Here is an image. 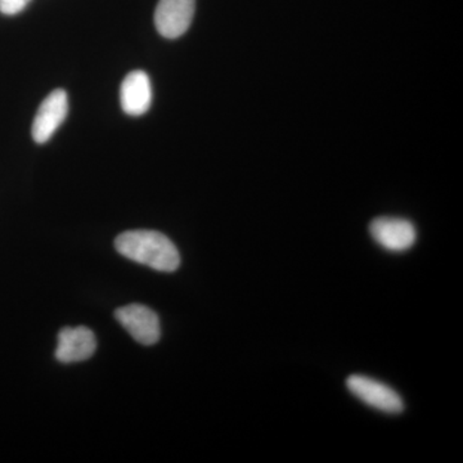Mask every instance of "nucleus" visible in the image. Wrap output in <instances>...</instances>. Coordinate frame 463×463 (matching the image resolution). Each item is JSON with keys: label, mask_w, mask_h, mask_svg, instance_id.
<instances>
[{"label": "nucleus", "mask_w": 463, "mask_h": 463, "mask_svg": "<svg viewBox=\"0 0 463 463\" xmlns=\"http://www.w3.org/2000/svg\"><path fill=\"white\" fill-rule=\"evenodd\" d=\"M118 254L147 265L158 272L172 273L181 265V255L172 240L156 231H128L116 237Z\"/></svg>", "instance_id": "nucleus-1"}, {"label": "nucleus", "mask_w": 463, "mask_h": 463, "mask_svg": "<svg viewBox=\"0 0 463 463\" xmlns=\"http://www.w3.org/2000/svg\"><path fill=\"white\" fill-rule=\"evenodd\" d=\"M346 386L355 398L381 412L401 413L404 410L401 395L380 381L362 374H352L346 380Z\"/></svg>", "instance_id": "nucleus-2"}, {"label": "nucleus", "mask_w": 463, "mask_h": 463, "mask_svg": "<svg viewBox=\"0 0 463 463\" xmlns=\"http://www.w3.org/2000/svg\"><path fill=\"white\" fill-rule=\"evenodd\" d=\"M115 318L132 335L133 339L142 345H155L160 340V319L156 313L147 307L129 304L118 307L115 312Z\"/></svg>", "instance_id": "nucleus-3"}, {"label": "nucleus", "mask_w": 463, "mask_h": 463, "mask_svg": "<svg viewBox=\"0 0 463 463\" xmlns=\"http://www.w3.org/2000/svg\"><path fill=\"white\" fill-rule=\"evenodd\" d=\"M196 9V0H160L155 11V26L166 39L187 33Z\"/></svg>", "instance_id": "nucleus-4"}, {"label": "nucleus", "mask_w": 463, "mask_h": 463, "mask_svg": "<svg viewBox=\"0 0 463 463\" xmlns=\"http://www.w3.org/2000/svg\"><path fill=\"white\" fill-rule=\"evenodd\" d=\"M370 233L377 245L392 252L407 251L417 239L416 228L410 221L390 216L374 219Z\"/></svg>", "instance_id": "nucleus-5"}, {"label": "nucleus", "mask_w": 463, "mask_h": 463, "mask_svg": "<svg viewBox=\"0 0 463 463\" xmlns=\"http://www.w3.org/2000/svg\"><path fill=\"white\" fill-rule=\"evenodd\" d=\"M69 112V99L63 90L52 91L50 96L43 100L41 108L36 112L33 123V139L38 145L50 141L57 132L61 124L65 121Z\"/></svg>", "instance_id": "nucleus-6"}, {"label": "nucleus", "mask_w": 463, "mask_h": 463, "mask_svg": "<svg viewBox=\"0 0 463 463\" xmlns=\"http://www.w3.org/2000/svg\"><path fill=\"white\" fill-rule=\"evenodd\" d=\"M96 350V336L84 326L65 327L58 334L56 358L61 364L87 361Z\"/></svg>", "instance_id": "nucleus-7"}, {"label": "nucleus", "mask_w": 463, "mask_h": 463, "mask_svg": "<svg viewBox=\"0 0 463 463\" xmlns=\"http://www.w3.org/2000/svg\"><path fill=\"white\" fill-rule=\"evenodd\" d=\"M121 109L129 116H142L152 103V84L149 76L141 70L129 72L120 87Z\"/></svg>", "instance_id": "nucleus-8"}, {"label": "nucleus", "mask_w": 463, "mask_h": 463, "mask_svg": "<svg viewBox=\"0 0 463 463\" xmlns=\"http://www.w3.org/2000/svg\"><path fill=\"white\" fill-rule=\"evenodd\" d=\"M32 0H0V12L7 16L20 14Z\"/></svg>", "instance_id": "nucleus-9"}]
</instances>
